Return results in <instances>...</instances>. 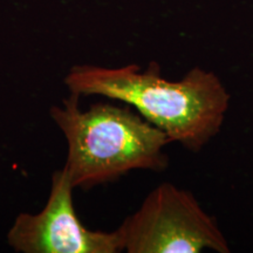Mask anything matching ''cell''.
<instances>
[{"instance_id":"obj_1","label":"cell","mask_w":253,"mask_h":253,"mask_svg":"<svg viewBox=\"0 0 253 253\" xmlns=\"http://www.w3.org/2000/svg\"><path fill=\"white\" fill-rule=\"evenodd\" d=\"M72 94L121 101L162 130L170 141L199 151L218 135L230 107V93L216 73L195 67L179 80L162 77L160 66L118 68L75 66L65 78Z\"/></svg>"},{"instance_id":"obj_2","label":"cell","mask_w":253,"mask_h":253,"mask_svg":"<svg viewBox=\"0 0 253 253\" xmlns=\"http://www.w3.org/2000/svg\"><path fill=\"white\" fill-rule=\"evenodd\" d=\"M79 95L50 108V118L65 135V168L74 188L90 189L119 179L132 170L161 171L168 167L162 130L130 107L96 103L82 112Z\"/></svg>"},{"instance_id":"obj_3","label":"cell","mask_w":253,"mask_h":253,"mask_svg":"<svg viewBox=\"0 0 253 253\" xmlns=\"http://www.w3.org/2000/svg\"><path fill=\"white\" fill-rule=\"evenodd\" d=\"M116 230L128 253L230 252L214 217L191 192L168 182L155 188Z\"/></svg>"},{"instance_id":"obj_4","label":"cell","mask_w":253,"mask_h":253,"mask_svg":"<svg viewBox=\"0 0 253 253\" xmlns=\"http://www.w3.org/2000/svg\"><path fill=\"white\" fill-rule=\"evenodd\" d=\"M73 185L65 167L52 175L45 208L36 214L19 213L7 243L21 253H116L122 250L118 230H89L81 223L73 202Z\"/></svg>"}]
</instances>
